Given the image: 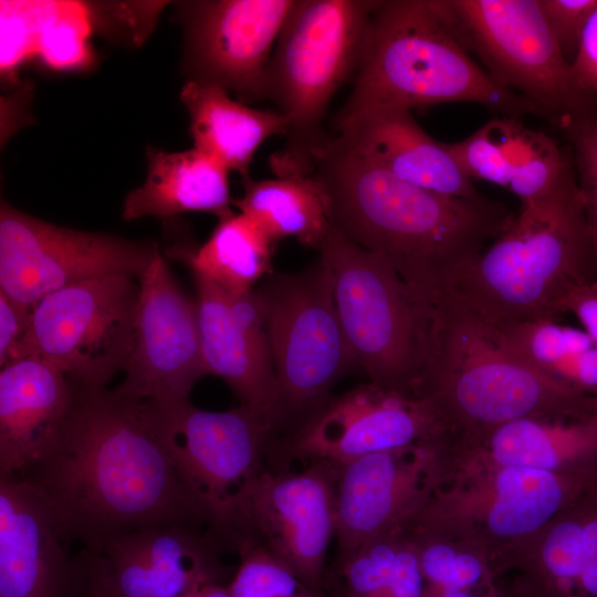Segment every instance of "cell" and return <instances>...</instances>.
Masks as SVG:
<instances>
[{
    "mask_svg": "<svg viewBox=\"0 0 597 597\" xmlns=\"http://www.w3.org/2000/svg\"><path fill=\"white\" fill-rule=\"evenodd\" d=\"M77 383L35 357L0 371V476L21 475L66 419Z\"/></svg>",
    "mask_w": 597,
    "mask_h": 597,
    "instance_id": "25",
    "label": "cell"
},
{
    "mask_svg": "<svg viewBox=\"0 0 597 597\" xmlns=\"http://www.w3.org/2000/svg\"><path fill=\"white\" fill-rule=\"evenodd\" d=\"M376 1L296 0L266 67L263 98L287 122L284 147L271 157L276 177L312 175L327 137V106L356 71Z\"/></svg>",
    "mask_w": 597,
    "mask_h": 597,
    "instance_id": "6",
    "label": "cell"
},
{
    "mask_svg": "<svg viewBox=\"0 0 597 597\" xmlns=\"http://www.w3.org/2000/svg\"><path fill=\"white\" fill-rule=\"evenodd\" d=\"M254 291L279 385V442L316 413L333 396L335 384L356 365L338 317L329 270L320 256L296 272L273 271Z\"/></svg>",
    "mask_w": 597,
    "mask_h": 597,
    "instance_id": "8",
    "label": "cell"
},
{
    "mask_svg": "<svg viewBox=\"0 0 597 597\" xmlns=\"http://www.w3.org/2000/svg\"><path fill=\"white\" fill-rule=\"evenodd\" d=\"M159 437L177 471L234 544L231 524L239 492L266 465L275 434L269 420L244 405L223 411L190 398L149 400Z\"/></svg>",
    "mask_w": 597,
    "mask_h": 597,
    "instance_id": "13",
    "label": "cell"
},
{
    "mask_svg": "<svg viewBox=\"0 0 597 597\" xmlns=\"http://www.w3.org/2000/svg\"><path fill=\"white\" fill-rule=\"evenodd\" d=\"M329 270L338 317L355 365L380 387L413 394L431 302L380 255L335 229L318 255Z\"/></svg>",
    "mask_w": 597,
    "mask_h": 597,
    "instance_id": "9",
    "label": "cell"
},
{
    "mask_svg": "<svg viewBox=\"0 0 597 597\" xmlns=\"http://www.w3.org/2000/svg\"><path fill=\"white\" fill-rule=\"evenodd\" d=\"M338 471L321 460L302 462L298 470L266 465L233 503L235 552L241 544L263 548L322 597L335 538Z\"/></svg>",
    "mask_w": 597,
    "mask_h": 597,
    "instance_id": "12",
    "label": "cell"
},
{
    "mask_svg": "<svg viewBox=\"0 0 597 597\" xmlns=\"http://www.w3.org/2000/svg\"><path fill=\"white\" fill-rule=\"evenodd\" d=\"M85 567L56 519L20 475L0 476V597H83Z\"/></svg>",
    "mask_w": 597,
    "mask_h": 597,
    "instance_id": "21",
    "label": "cell"
},
{
    "mask_svg": "<svg viewBox=\"0 0 597 597\" xmlns=\"http://www.w3.org/2000/svg\"><path fill=\"white\" fill-rule=\"evenodd\" d=\"M423 590L416 542L406 527L334 557L322 597H423Z\"/></svg>",
    "mask_w": 597,
    "mask_h": 597,
    "instance_id": "30",
    "label": "cell"
},
{
    "mask_svg": "<svg viewBox=\"0 0 597 597\" xmlns=\"http://www.w3.org/2000/svg\"><path fill=\"white\" fill-rule=\"evenodd\" d=\"M413 394L431 406L449 442L465 452L479 449L493 430L513 420L585 419L597 413V397L537 371L496 325L451 289L431 302Z\"/></svg>",
    "mask_w": 597,
    "mask_h": 597,
    "instance_id": "3",
    "label": "cell"
},
{
    "mask_svg": "<svg viewBox=\"0 0 597 597\" xmlns=\"http://www.w3.org/2000/svg\"><path fill=\"white\" fill-rule=\"evenodd\" d=\"M239 564L228 585L230 597H315L266 551L241 544Z\"/></svg>",
    "mask_w": 597,
    "mask_h": 597,
    "instance_id": "34",
    "label": "cell"
},
{
    "mask_svg": "<svg viewBox=\"0 0 597 597\" xmlns=\"http://www.w3.org/2000/svg\"><path fill=\"white\" fill-rule=\"evenodd\" d=\"M597 249L573 161L543 198L521 206L450 287L496 326L556 320L573 286L595 281Z\"/></svg>",
    "mask_w": 597,
    "mask_h": 597,
    "instance_id": "4",
    "label": "cell"
},
{
    "mask_svg": "<svg viewBox=\"0 0 597 597\" xmlns=\"http://www.w3.org/2000/svg\"><path fill=\"white\" fill-rule=\"evenodd\" d=\"M85 567L83 597H114L108 585L104 557L85 548L80 551Z\"/></svg>",
    "mask_w": 597,
    "mask_h": 597,
    "instance_id": "40",
    "label": "cell"
},
{
    "mask_svg": "<svg viewBox=\"0 0 597 597\" xmlns=\"http://www.w3.org/2000/svg\"><path fill=\"white\" fill-rule=\"evenodd\" d=\"M20 476L49 504L66 544L98 555L150 526L197 524L226 536L171 461L151 402L114 388L77 383L66 419Z\"/></svg>",
    "mask_w": 597,
    "mask_h": 597,
    "instance_id": "1",
    "label": "cell"
},
{
    "mask_svg": "<svg viewBox=\"0 0 597 597\" xmlns=\"http://www.w3.org/2000/svg\"><path fill=\"white\" fill-rule=\"evenodd\" d=\"M33 307L0 290V366L11 362L13 353L27 334Z\"/></svg>",
    "mask_w": 597,
    "mask_h": 597,
    "instance_id": "37",
    "label": "cell"
},
{
    "mask_svg": "<svg viewBox=\"0 0 597 597\" xmlns=\"http://www.w3.org/2000/svg\"><path fill=\"white\" fill-rule=\"evenodd\" d=\"M189 118L193 148L210 156L242 179L260 145L285 135L286 119L275 109H256L234 101L223 87L188 80L180 92Z\"/></svg>",
    "mask_w": 597,
    "mask_h": 597,
    "instance_id": "27",
    "label": "cell"
},
{
    "mask_svg": "<svg viewBox=\"0 0 597 597\" xmlns=\"http://www.w3.org/2000/svg\"><path fill=\"white\" fill-rule=\"evenodd\" d=\"M192 276L208 375L221 378L239 404L264 416L275 433L279 385L255 291L231 295L201 275Z\"/></svg>",
    "mask_w": 597,
    "mask_h": 597,
    "instance_id": "20",
    "label": "cell"
},
{
    "mask_svg": "<svg viewBox=\"0 0 597 597\" xmlns=\"http://www.w3.org/2000/svg\"><path fill=\"white\" fill-rule=\"evenodd\" d=\"M503 597H506L505 594H504V591H503Z\"/></svg>",
    "mask_w": 597,
    "mask_h": 597,
    "instance_id": "42",
    "label": "cell"
},
{
    "mask_svg": "<svg viewBox=\"0 0 597 597\" xmlns=\"http://www.w3.org/2000/svg\"><path fill=\"white\" fill-rule=\"evenodd\" d=\"M561 311L572 313L597 345V281L580 283L569 289Z\"/></svg>",
    "mask_w": 597,
    "mask_h": 597,
    "instance_id": "39",
    "label": "cell"
},
{
    "mask_svg": "<svg viewBox=\"0 0 597 597\" xmlns=\"http://www.w3.org/2000/svg\"><path fill=\"white\" fill-rule=\"evenodd\" d=\"M506 343L546 377L597 397V345L584 331L555 320L498 326Z\"/></svg>",
    "mask_w": 597,
    "mask_h": 597,
    "instance_id": "32",
    "label": "cell"
},
{
    "mask_svg": "<svg viewBox=\"0 0 597 597\" xmlns=\"http://www.w3.org/2000/svg\"><path fill=\"white\" fill-rule=\"evenodd\" d=\"M577 85L597 95V7L593 11L570 64Z\"/></svg>",
    "mask_w": 597,
    "mask_h": 597,
    "instance_id": "38",
    "label": "cell"
},
{
    "mask_svg": "<svg viewBox=\"0 0 597 597\" xmlns=\"http://www.w3.org/2000/svg\"><path fill=\"white\" fill-rule=\"evenodd\" d=\"M296 0H201L178 4L189 80L217 84L247 104L263 98L266 67Z\"/></svg>",
    "mask_w": 597,
    "mask_h": 597,
    "instance_id": "17",
    "label": "cell"
},
{
    "mask_svg": "<svg viewBox=\"0 0 597 597\" xmlns=\"http://www.w3.org/2000/svg\"><path fill=\"white\" fill-rule=\"evenodd\" d=\"M449 465L448 444L433 438L339 468L334 557L410 526L444 482Z\"/></svg>",
    "mask_w": 597,
    "mask_h": 597,
    "instance_id": "16",
    "label": "cell"
},
{
    "mask_svg": "<svg viewBox=\"0 0 597 597\" xmlns=\"http://www.w3.org/2000/svg\"><path fill=\"white\" fill-rule=\"evenodd\" d=\"M178 597H230L228 585H208L196 591Z\"/></svg>",
    "mask_w": 597,
    "mask_h": 597,
    "instance_id": "41",
    "label": "cell"
},
{
    "mask_svg": "<svg viewBox=\"0 0 597 597\" xmlns=\"http://www.w3.org/2000/svg\"><path fill=\"white\" fill-rule=\"evenodd\" d=\"M408 528L418 551L423 597H503L501 578L483 552L442 533Z\"/></svg>",
    "mask_w": 597,
    "mask_h": 597,
    "instance_id": "33",
    "label": "cell"
},
{
    "mask_svg": "<svg viewBox=\"0 0 597 597\" xmlns=\"http://www.w3.org/2000/svg\"><path fill=\"white\" fill-rule=\"evenodd\" d=\"M273 244L250 218L233 212L218 220L201 245L176 244L171 253L187 263L191 273L231 295H242L273 272Z\"/></svg>",
    "mask_w": 597,
    "mask_h": 597,
    "instance_id": "31",
    "label": "cell"
},
{
    "mask_svg": "<svg viewBox=\"0 0 597 597\" xmlns=\"http://www.w3.org/2000/svg\"><path fill=\"white\" fill-rule=\"evenodd\" d=\"M157 248L147 241L56 226L1 201L0 290L31 307L84 280L112 274L139 279Z\"/></svg>",
    "mask_w": 597,
    "mask_h": 597,
    "instance_id": "14",
    "label": "cell"
},
{
    "mask_svg": "<svg viewBox=\"0 0 597 597\" xmlns=\"http://www.w3.org/2000/svg\"><path fill=\"white\" fill-rule=\"evenodd\" d=\"M337 137L395 177L434 192L479 199L446 143L428 135L409 111L363 113L336 123Z\"/></svg>",
    "mask_w": 597,
    "mask_h": 597,
    "instance_id": "24",
    "label": "cell"
},
{
    "mask_svg": "<svg viewBox=\"0 0 597 597\" xmlns=\"http://www.w3.org/2000/svg\"><path fill=\"white\" fill-rule=\"evenodd\" d=\"M334 229L380 255L432 302L503 230L513 213L483 196L465 199L408 184L327 137L313 157Z\"/></svg>",
    "mask_w": 597,
    "mask_h": 597,
    "instance_id": "2",
    "label": "cell"
},
{
    "mask_svg": "<svg viewBox=\"0 0 597 597\" xmlns=\"http://www.w3.org/2000/svg\"><path fill=\"white\" fill-rule=\"evenodd\" d=\"M597 479L496 464L478 450L457 460L409 527L483 552L501 578L513 555Z\"/></svg>",
    "mask_w": 597,
    "mask_h": 597,
    "instance_id": "7",
    "label": "cell"
},
{
    "mask_svg": "<svg viewBox=\"0 0 597 597\" xmlns=\"http://www.w3.org/2000/svg\"><path fill=\"white\" fill-rule=\"evenodd\" d=\"M446 147L469 178L501 186L522 205L551 192L572 163L553 136L510 115L495 116Z\"/></svg>",
    "mask_w": 597,
    "mask_h": 597,
    "instance_id": "23",
    "label": "cell"
},
{
    "mask_svg": "<svg viewBox=\"0 0 597 597\" xmlns=\"http://www.w3.org/2000/svg\"><path fill=\"white\" fill-rule=\"evenodd\" d=\"M138 284L133 349L114 389L144 400L190 398L208 375L196 301L180 289L158 248Z\"/></svg>",
    "mask_w": 597,
    "mask_h": 597,
    "instance_id": "18",
    "label": "cell"
},
{
    "mask_svg": "<svg viewBox=\"0 0 597 597\" xmlns=\"http://www.w3.org/2000/svg\"><path fill=\"white\" fill-rule=\"evenodd\" d=\"M233 551L209 526L167 524L142 528L109 542L104 557L114 597H178L208 585H229Z\"/></svg>",
    "mask_w": 597,
    "mask_h": 597,
    "instance_id": "19",
    "label": "cell"
},
{
    "mask_svg": "<svg viewBox=\"0 0 597 597\" xmlns=\"http://www.w3.org/2000/svg\"><path fill=\"white\" fill-rule=\"evenodd\" d=\"M243 195L233 199L241 213L250 218L275 243L294 239L318 249L334 227L327 196L313 175H290L271 179H242Z\"/></svg>",
    "mask_w": 597,
    "mask_h": 597,
    "instance_id": "29",
    "label": "cell"
},
{
    "mask_svg": "<svg viewBox=\"0 0 597 597\" xmlns=\"http://www.w3.org/2000/svg\"><path fill=\"white\" fill-rule=\"evenodd\" d=\"M464 49L500 86L559 126L597 95L583 91L538 0H442Z\"/></svg>",
    "mask_w": 597,
    "mask_h": 597,
    "instance_id": "10",
    "label": "cell"
},
{
    "mask_svg": "<svg viewBox=\"0 0 597 597\" xmlns=\"http://www.w3.org/2000/svg\"><path fill=\"white\" fill-rule=\"evenodd\" d=\"M507 573L511 597H597V484L517 551Z\"/></svg>",
    "mask_w": 597,
    "mask_h": 597,
    "instance_id": "22",
    "label": "cell"
},
{
    "mask_svg": "<svg viewBox=\"0 0 597 597\" xmlns=\"http://www.w3.org/2000/svg\"><path fill=\"white\" fill-rule=\"evenodd\" d=\"M478 451L500 465L597 479V413L513 420L493 430Z\"/></svg>",
    "mask_w": 597,
    "mask_h": 597,
    "instance_id": "28",
    "label": "cell"
},
{
    "mask_svg": "<svg viewBox=\"0 0 597 597\" xmlns=\"http://www.w3.org/2000/svg\"><path fill=\"white\" fill-rule=\"evenodd\" d=\"M229 172L196 148L168 153L148 147L146 180L126 195L122 217L168 220L202 211L222 219L233 213Z\"/></svg>",
    "mask_w": 597,
    "mask_h": 597,
    "instance_id": "26",
    "label": "cell"
},
{
    "mask_svg": "<svg viewBox=\"0 0 597 597\" xmlns=\"http://www.w3.org/2000/svg\"><path fill=\"white\" fill-rule=\"evenodd\" d=\"M558 127L573 147L576 179L597 249V98L587 109L570 116Z\"/></svg>",
    "mask_w": 597,
    "mask_h": 597,
    "instance_id": "35",
    "label": "cell"
},
{
    "mask_svg": "<svg viewBox=\"0 0 597 597\" xmlns=\"http://www.w3.org/2000/svg\"><path fill=\"white\" fill-rule=\"evenodd\" d=\"M565 59L574 61L583 31L597 7V0H538Z\"/></svg>",
    "mask_w": 597,
    "mask_h": 597,
    "instance_id": "36",
    "label": "cell"
},
{
    "mask_svg": "<svg viewBox=\"0 0 597 597\" xmlns=\"http://www.w3.org/2000/svg\"><path fill=\"white\" fill-rule=\"evenodd\" d=\"M444 438L426 399L370 381L329 400L287 438L276 442L269 467L326 461L336 468L367 454Z\"/></svg>",
    "mask_w": 597,
    "mask_h": 597,
    "instance_id": "15",
    "label": "cell"
},
{
    "mask_svg": "<svg viewBox=\"0 0 597 597\" xmlns=\"http://www.w3.org/2000/svg\"><path fill=\"white\" fill-rule=\"evenodd\" d=\"M138 294V279L112 274L45 295L10 363L35 357L84 387H106L130 357Z\"/></svg>",
    "mask_w": 597,
    "mask_h": 597,
    "instance_id": "11",
    "label": "cell"
},
{
    "mask_svg": "<svg viewBox=\"0 0 597 597\" xmlns=\"http://www.w3.org/2000/svg\"><path fill=\"white\" fill-rule=\"evenodd\" d=\"M355 75L336 123L373 111L410 112L453 102L481 104L502 115L542 117L475 63L442 0L376 1Z\"/></svg>",
    "mask_w": 597,
    "mask_h": 597,
    "instance_id": "5",
    "label": "cell"
}]
</instances>
